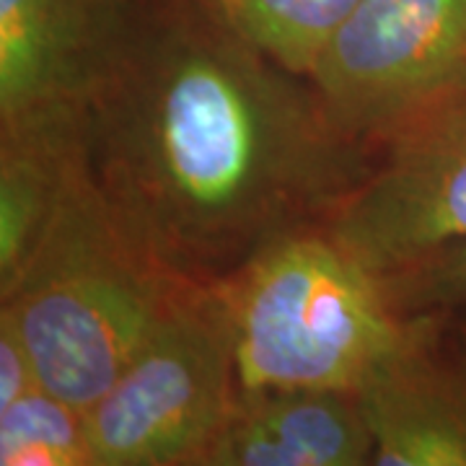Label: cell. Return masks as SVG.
<instances>
[{
	"instance_id": "cell-2",
	"label": "cell",
	"mask_w": 466,
	"mask_h": 466,
	"mask_svg": "<svg viewBox=\"0 0 466 466\" xmlns=\"http://www.w3.org/2000/svg\"><path fill=\"white\" fill-rule=\"evenodd\" d=\"M192 283L127 231L86 168L0 290V311L24 337L39 383L88 410Z\"/></svg>"
},
{
	"instance_id": "cell-1",
	"label": "cell",
	"mask_w": 466,
	"mask_h": 466,
	"mask_svg": "<svg viewBox=\"0 0 466 466\" xmlns=\"http://www.w3.org/2000/svg\"><path fill=\"white\" fill-rule=\"evenodd\" d=\"M86 153L127 231L195 283L324 223L376 161L309 78L198 0H130L86 99Z\"/></svg>"
},
{
	"instance_id": "cell-8",
	"label": "cell",
	"mask_w": 466,
	"mask_h": 466,
	"mask_svg": "<svg viewBox=\"0 0 466 466\" xmlns=\"http://www.w3.org/2000/svg\"><path fill=\"white\" fill-rule=\"evenodd\" d=\"M130 0H0V119L86 104Z\"/></svg>"
},
{
	"instance_id": "cell-4",
	"label": "cell",
	"mask_w": 466,
	"mask_h": 466,
	"mask_svg": "<svg viewBox=\"0 0 466 466\" xmlns=\"http://www.w3.org/2000/svg\"><path fill=\"white\" fill-rule=\"evenodd\" d=\"M238 397L231 319L192 283L86 410L94 466H202Z\"/></svg>"
},
{
	"instance_id": "cell-5",
	"label": "cell",
	"mask_w": 466,
	"mask_h": 466,
	"mask_svg": "<svg viewBox=\"0 0 466 466\" xmlns=\"http://www.w3.org/2000/svg\"><path fill=\"white\" fill-rule=\"evenodd\" d=\"M376 150L366 179L321 223L334 244L379 278L466 244V81Z\"/></svg>"
},
{
	"instance_id": "cell-9",
	"label": "cell",
	"mask_w": 466,
	"mask_h": 466,
	"mask_svg": "<svg viewBox=\"0 0 466 466\" xmlns=\"http://www.w3.org/2000/svg\"><path fill=\"white\" fill-rule=\"evenodd\" d=\"M373 435L355 391L241 389L202 466H363Z\"/></svg>"
},
{
	"instance_id": "cell-12",
	"label": "cell",
	"mask_w": 466,
	"mask_h": 466,
	"mask_svg": "<svg viewBox=\"0 0 466 466\" xmlns=\"http://www.w3.org/2000/svg\"><path fill=\"white\" fill-rule=\"evenodd\" d=\"M0 466H94L86 410L39 383L0 410Z\"/></svg>"
},
{
	"instance_id": "cell-10",
	"label": "cell",
	"mask_w": 466,
	"mask_h": 466,
	"mask_svg": "<svg viewBox=\"0 0 466 466\" xmlns=\"http://www.w3.org/2000/svg\"><path fill=\"white\" fill-rule=\"evenodd\" d=\"M86 168V104L0 119V290L16 280Z\"/></svg>"
},
{
	"instance_id": "cell-11",
	"label": "cell",
	"mask_w": 466,
	"mask_h": 466,
	"mask_svg": "<svg viewBox=\"0 0 466 466\" xmlns=\"http://www.w3.org/2000/svg\"><path fill=\"white\" fill-rule=\"evenodd\" d=\"M278 66L311 78L358 0H198Z\"/></svg>"
},
{
	"instance_id": "cell-13",
	"label": "cell",
	"mask_w": 466,
	"mask_h": 466,
	"mask_svg": "<svg viewBox=\"0 0 466 466\" xmlns=\"http://www.w3.org/2000/svg\"><path fill=\"white\" fill-rule=\"evenodd\" d=\"M381 283L386 299L401 317L446 314L466 306V244L386 275Z\"/></svg>"
},
{
	"instance_id": "cell-3",
	"label": "cell",
	"mask_w": 466,
	"mask_h": 466,
	"mask_svg": "<svg viewBox=\"0 0 466 466\" xmlns=\"http://www.w3.org/2000/svg\"><path fill=\"white\" fill-rule=\"evenodd\" d=\"M216 288L231 319L241 389L358 391L417 324L321 223L269 238Z\"/></svg>"
},
{
	"instance_id": "cell-7",
	"label": "cell",
	"mask_w": 466,
	"mask_h": 466,
	"mask_svg": "<svg viewBox=\"0 0 466 466\" xmlns=\"http://www.w3.org/2000/svg\"><path fill=\"white\" fill-rule=\"evenodd\" d=\"M443 314L415 332L355 394L376 466H466V360L441 348Z\"/></svg>"
},
{
	"instance_id": "cell-6",
	"label": "cell",
	"mask_w": 466,
	"mask_h": 466,
	"mask_svg": "<svg viewBox=\"0 0 466 466\" xmlns=\"http://www.w3.org/2000/svg\"><path fill=\"white\" fill-rule=\"evenodd\" d=\"M309 81L334 125L376 148L466 81V0H358Z\"/></svg>"
},
{
	"instance_id": "cell-14",
	"label": "cell",
	"mask_w": 466,
	"mask_h": 466,
	"mask_svg": "<svg viewBox=\"0 0 466 466\" xmlns=\"http://www.w3.org/2000/svg\"><path fill=\"white\" fill-rule=\"evenodd\" d=\"M39 386V373L14 319L0 311V410Z\"/></svg>"
}]
</instances>
